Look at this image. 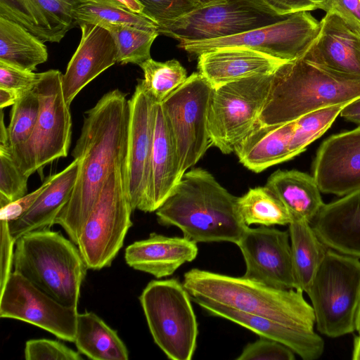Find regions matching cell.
Returning <instances> with one entry per match:
<instances>
[{"mask_svg":"<svg viewBox=\"0 0 360 360\" xmlns=\"http://www.w3.org/2000/svg\"><path fill=\"white\" fill-rule=\"evenodd\" d=\"M129 115L128 100L118 89L105 94L85 112L72 152L74 159H80L77 180L54 222L76 245L108 177L116 169L124 168Z\"/></svg>","mask_w":360,"mask_h":360,"instance_id":"obj_1","label":"cell"},{"mask_svg":"<svg viewBox=\"0 0 360 360\" xmlns=\"http://www.w3.org/2000/svg\"><path fill=\"white\" fill-rule=\"evenodd\" d=\"M130 11L148 17L143 5L139 0H116Z\"/></svg>","mask_w":360,"mask_h":360,"instance_id":"obj_49","label":"cell"},{"mask_svg":"<svg viewBox=\"0 0 360 360\" xmlns=\"http://www.w3.org/2000/svg\"><path fill=\"white\" fill-rule=\"evenodd\" d=\"M347 120L349 117L360 115V97L348 103L341 110L340 114Z\"/></svg>","mask_w":360,"mask_h":360,"instance_id":"obj_48","label":"cell"},{"mask_svg":"<svg viewBox=\"0 0 360 360\" xmlns=\"http://www.w3.org/2000/svg\"><path fill=\"white\" fill-rule=\"evenodd\" d=\"M15 244L13 271L60 303L77 308L88 267L77 245L49 228L27 232Z\"/></svg>","mask_w":360,"mask_h":360,"instance_id":"obj_5","label":"cell"},{"mask_svg":"<svg viewBox=\"0 0 360 360\" xmlns=\"http://www.w3.org/2000/svg\"><path fill=\"white\" fill-rule=\"evenodd\" d=\"M303 58L337 72L360 76V36L337 14L327 12Z\"/></svg>","mask_w":360,"mask_h":360,"instance_id":"obj_20","label":"cell"},{"mask_svg":"<svg viewBox=\"0 0 360 360\" xmlns=\"http://www.w3.org/2000/svg\"><path fill=\"white\" fill-rule=\"evenodd\" d=\"M143 78L138 79L143 89L156 103H161L187 79V72L176 59L165 62L151 58L139 65Z\"/></svg>","mask_w":360,"mask_h":360,"instance_id":"obj_34","label":"cell"},{"mask_svg":"<svg viewBox=\"0 0 360 360\" xmlns=\"http://www.w3.org/2000/svg\"><path fill=\"white\" fill-rule=\"evenodd\" d=\"M360 329V304L358 310L357 320H356V331Z\"/></svg>","mask_w":360,"mask_h":360,"instance_id":"obj_53","label":"cell"},{"mask_svg":"<svg viewBox=\"0 0 360 360\" xmlns=\"http://www.w3.org/2000/svg\"><path fill=\"white\" fill-rule=\"evenodd\" d=\"M327 248L360 258V188L324 204L311 222Z\"/></svg>","mask_w":360,"mask_h":360,"instance_id":"obj_22","label":"cell"},{"mask_svg":"<svg viewBox=\"0 0 360 360\" xmlns=\"http://www.w3.org/2000/svg\"><path fill=\"white\" fill-rule=\"evenodd\" d=\"M288 16L276 13L264 0H221L195 8L158 32L179 42L203 41L240 34Z\"/></svg>","mask_w":360,"mask_h":360,"instance_id":"obj_11","label":"cell"},{"mask_svg":"<svg viewBox=\"0 0 360 360\" xmlns=\"http://www.w3.org/2000/svg\"><path fill=\"white\" fill-rule=\"evenodd\" d=\"M295 352L276 341L261 337L248 344L236 360H294Z\"/></svg>","mask_w":360,"mask_h":360,"instance_id":"obj_41","label":"cell"},{"mask_svg":"<svg viewBox=\"0 0 360 360\" xmlns=\"http://www.w3.org/2000/svg\"><path fill=\"white\" fill-rule=\"evenodd\" d=\"M320 30L319 22L309 12H300L286 18L240 34L195 41H181L178 46L191 56L219 48H248L288 62L302 58Z\"/></svg>","mask_w":360,"mask_h":360,"instance_id":"obj_13","label":"cell"},{"mask_svg":"<svg viewBox=\"0 0 360 360\" xmlns=\"http://www.w3.org/2000/svg\"><path fill=\"white\" fill-rule=\"evenodd\" d=\"M237 199L207 170L196 167L183 174L155 214L160 224L178 227L196 243L236 244L248 227L239 214Z\"/></svg>","mask_w":360,"mask_h":360,"instance_id":"obj_2","label":"cell"},{"mask_svg":"<svg viewBox=\"0 0 360 360\" xmlns=\"http://www.w3.org/2000/svg\"><path fill=\"white\" fill-rule=\"evenodd\" d=\"M321 9L337 14L360 36V0H323Z\"/></svg>","mask_w":360,"mask_h":360,"instance_id":"obj_43","label":"cell"},{"mask_svg":"<svg viewBox=\"0 0 360 360\" xmlns=\"http://www.w3.org/2000/svg\"><path fill=\"white\" fill-rule=\"evenodd\" d=\"M197 68L214 89L243 78L273 74L285 61L238 46L224 47L198 56Z\"/></svg>","mask_w":360,"mask_h":360,"instance_id":"obj_21","label":"cell"},{"mask_svg":"<svg viewBox=\"0 0 360 360\" xmlns=\"http://www.w3.org/2000/svg\"><path fill=\"white\" fill-rule=\"evenodd\" d=\"M39 73L21 70L0 62V88L9 89L20 97L34 88Z\"/></svg>","mask_w":360,"mask_h":360,"instance_id":"obj_42","label":"cell"},{"mask_svg":"<svg viewBox=\"0 0 360 360\" xmlns=\"http://www.w3.org/2000/svg\"><path fill=\"white\" fill-rule=\"evenodd\" d=\"M347 120H348L349 122H352L358 124H360V115L349 117Z\"/></svg>","mask_w":360,"mask_h":360,"instance_id":"obj_52","label":"cell"},{"mask_svg":"<svg viewBox=\"0 0 360 360\" xmlns=\"http://www.w3.org/2000/svg\"><path fill=\"white\" fill-rule=\"evenodd\" d=\"M58 70L39 73L33 91L39 101V111L32 134L15 154V161L27 176L54 160L65 158L71 143L72 118ZM11 151V150H10Z\"/></svg>","mask_w":360,"mask_h":360,"instance_id":"obj_8","label":"cell"},{"mask_svg":"<svg viewBox=\"0 0 360 360\" xmlns=\"http://www.w3.org/2000/svg\"><path fill=\"white\" fill-rule=\"evenodd\" d=\"M321 192L344 196L360 188V127L333 135L319 148L312 165Z\"/></svg>","mask_w":360,"mask_h":360,"instance_id":"obj_17","label":"cell"},{"mask_svg":"<svg viewBox=\"0 0 360 360\" xmlns=\"http://www.w3.org/2000/svg\"><path fill=\"white\" fill-rule=\"evenodd\" d=\"M39 105L38 96L33 90L22 95L12 105L7 127L8 147L12 154L18 153L31 137Z\"/></svg>","mask_w":360,"mask_h":360,"instance_id":"obj_36","label":"cell"},{"mask_svg":"<svg viewBox=\"0 0 360 360\" xmlns=\"http://www.w3.org/2000/svg\"><path fill=\"white\" fill-rule=\"evenodd\" d=\"M196 243L186 237H168L152 233L146 239L127 246L124 258L131 268L157 278L172 275L198 255Z\"/></svg>","mask_w":360,"mask_h":360,"instance_id":"obj_23","label":"cell"},{"mask_svg":"<svg viewBox=\"0 0 360 360\" xmlns=\"http://www.w3.org/2000/svg\"><path fill=\"white\" fill-rule=\"evenodd\" d=\"M75 20L76 26L88 23L106 28L110 25H127L158 30L156 22L130 11L116 0H86L76 9Z\"/></svg>","mask_w":360,"mask_h":360,"instance_id":"obj_33","label":"cell"},{"mask_svg":"<svg viewBox=\"0 0 360 360\" xmlns=\"http://www.w3.org/2000/svg\"><path fill=\"white\" fill-rule=\"evenodd\" d=\"M29 176L18 165L8 146L0 145V205L3 207L27 194Z\"/></svg>","mask_w":360,"mask_h":360,"instance_id":"obj_38","label":"cell"},{"mask_svg":"<svg viewBox=\"0 0 360 360\" xmlns=\"http://www.w3.org/2000/svg\"><path fill=\"white\" fill-rule=\"evenodd\" d=\"M236 245L245 263L243 277L269 287L295 289L288 231L248 226Z\"/></svg>","mask_w":360,"mask_h":360,"instance_id":"obj_16","label":"cell"},{"mask_svg":"<svg viewBox=\"0 0 360 360\" xmlns=\"http://www.w3.org/2000/svg\"><path fill=\"white\" fill-rule=\"evenodd\" d=\"M128 103V141L123 181L132 210L142 211L150 180L156 103L139 82Z\"/></svg>","mask_w":360,"mask_h":360,"instance_id":"obj_15","label":"cell"},{"mask_svg":"<svg viewBox=\"0 0 360 360\" xmlns=\"http://www.w3.org/2000/svg\"><path fill=\"white\" fill-rule=\"evenodd\" d=\"M239 214L247 225H288L292 217L279 198L266 186L250 188L238 197Z\"/></svg>","mask_w":360,"mask_h":360,"instance_id":"obj_32","label":"cell"},{"mask_svg":"<svg viewBox=\"0 0 360 360\" xmlns=\"http://www.w3.org/2000/svg\"><path fill=\"white\" fill-rule=\"evenodd\" d=\"M79 165L80 159H74L63 170L49 176V185L33 206L20 218L8 222L15 243L27 232L50 228L54 224L57 215L71 195Z\"/></svg>","mask_w":360,"mask_h":360,"instance_id":"obj_27","label":"cell"},{"mask_svg":"<svg viewBox=\"0 0 360 360\" xmlns=\"http://www.w3.org/2000/svg\"><path fill=\"white\" fill-rule=\"evenodd\" d=\"M20 98L19 95L13 91L0 88V108L13 105Z\"/></svg>","mask_w":360,"mask_h":360,"instance_id":"obj_47","label":"cell"},{"mask_svg":"<svg viewBox=\"0 0 360 360\" xmlns=\"http://www.w3.org/2000/svg\"><path fill=\"white\" fill-rule=\"evenodd\" d=\"M183 284L193 302L222 304L309 334L317 333L313 308L304 298L302 291L276 288L243 276L199 269L186 272Z\"/></svg>","mask_w":360,"mask_h":360,"instance_id":"obj_3","label":"cell"},{"mask_svg":"<svg viewBox=\"0 0 360 360\" xmlns=\"http://www.w3.org/2000/svg\"><path fill=\"white\" fill-rule=\"evenodd\" d=\"M25 359L27 360H80L79 353L52 340L35 339L26 342Z\"/></svg>","mask_w":360,"mask_h":360,"instance_id":"obj_40","label":"cell"},{"mask_svg":"<svg viewBox=\"0 0 360 360\" xmlns=\"http://www.w3.org/2000/svg\"><path fill=\"white\" fill-rule=\"evenodd\" d=\"M155 343L172 360H191L198 335L191 298L176 278L154 280L139 297Z\"/></svg>","mask_w":360,"mask_h":360,"instance_id":"obj_7","label":"cell"},{"mask_svg":"<svg viewBox=\"0 0 360 360\" xmlns=\"http://www.w3.org/2000/svg\"><path fill=\"white\" fill-rule=\"evenodd\" d=\"M122 170L108 177L79 236L77 246L88 269L110 266L132 225Z\"/></svg>","mask_w":360,"mask_h":360,"instance_id":"obj_10","label":"cell"},{"mask_svg":"<svg viewBox=\"0 0 360 360\" xmlns=\"http://www.w3.org/2000/svg\"><path fill=\"white\" fill-rule=\"evenodd\" d=\"M184 174L162 107L161 103H156L150 180L142 211L155 212L172 193Z\"/></svg>","mask_w":360,"mask_h":360,"instance_id":"obj_25","label":"cell"},{"mask_svg":"<svg viewBox=\"0 0 360 360\" xmlns=\"http://www.w3.org/2000/svg\"><path fill=\"white\" fill-rule=\"evenodd\" d=\"M352 359L353 360H360V334L355 335L354 338Z\"/></svg>","mask_w":360,"mask_h":360,"instance_id":"obj_50","label":"cell"},{"mask_svg":"<svg viewBox=\"0 0 360 360\" xmlns=\"http://www.w3.org/2000/svg\"><path fill=\"white\" fill-rule=\"evenodd\" d=\"M50 184L49 177L38 188L23 197L1 207L0 220L8 222L25 214L34 204L38 198Z\"/></svg>","mask_w":360,"mask_h":360,"instance_id":"obj_44","label":"cell"},{"mask_svg":"<svg viewBox=\"0 0 360 360\" xmlns=\"http://www.w3.org/2000/svg\"><path fill=\"white\" fill-rule=\"evenodd\" d=\"M288 227L295 289L307 293L328 248L308 221L292 219Z\"/></svg>","mask_w":360,"mask_h":360,"instance_id":"obj_29","label":"cell"},{"mask_svg":"<svg viewBox=\"0 0 360 360\" xmlns=\"http://www.w3.org/2000/svg\"><path fill=\"white\" fill-rule=\"evenodd\" d=\"M274 73L243 78L212 89L208 115L211 146L224 154L231 153L252 131L267 100Z\"/></svg>","mask_w":360,"mask_h":360,"instance_id":"obj_9","label":"cell"},{"mask_svg":"<svg viewBox=\"0 0 360 360\" xmlns=\"http://www.w3.org/2000/svg\"><path fill=\"white\" fill-rule=\"evenodd\" d=\"M115 42L117 63L139 65L150 58L151 46L160 34L158 29L133 25H115L107 27Z\"/></svg>","mask_w":360,"mask_h":360,"instance_id":"obj_35","label":"cell"},{"mask_svg":"<svg viewBox=\"0 0 360 360\" xmlns=\"http://www.w3.org/2000/svg\"><path fill=\"white\" fill-rule=\"evenodd\" d=\"M212 89L200 72H193L161 103L184 173L211 146L208 115Z\"/></svg>","mask_w":360,"mask_h":360,"instance_id":"obj_12","label":"cell"},{"mask_svg":"<svg viewBox=\"0 0 360 360\" xmlns=\"http://www.w3.org/2000/svg\"><path fill=\"white\" fill-rule=\"evenodd\" d=\"M265 186L283 202L292 220L311 223L324 205L314 176L298 170H277Z\"/></svg>","mask_w":360,"mask_h":360,"instance_id":"obj_28","label":"cell"},{"mask_svg":"<svg viewBox=\"0 0 360 360\" xmlns=\"http://www.w3.org/2000/svg\"><path fill=\"white\" fill-rule=\"evenodd\" d=\"M278 15H290L300 12L321 9L323 0H264Z\"/></svg>","mask_w":360,"mask_h":360,"instance_id":"obj_46","label":"cell"},{"mask_svg":"<svg viewBox=\"0 0 360 360\" xmlns=\"http://www.w3.org/2000/svg\"><path fill=\"white\" fill-rule=\"evenodd\" d=\"M78 351L94 360H127L129 352L117 332L93 312L78 314L74 341Z\"/></svg>","mask_w":360,"mask_h":360,"instance_id":"obj_30","label":"cell"},{"mask_svg":"<svg viewBox=\"0 0 360 360\" xmlns=\"http://www.w3.org/2000/svg\"><path fill=\"white\" fill-rule=\"evenodd\" d=\"M347 103L324 107L298 118L290 141V149L295 157L319 138L333 123Z\"/></svg>","mask_w":360,"mask_h":360,"instance_id":"obj_37","label":"cell"},{"mask_svg":"<svg viewBox=\"0 0 360 360\" xmlns=\"http://www.w3.org/2000/svg\"><path fill=\"white\" fill-rule=\"evenodd\" d=\"M77 308L64 305L13 271L0 292V317L20 320L74 342Z\"/></svg>","mask_w":360,"mask_h":360,"instance_id":"obj_14","label":"cell"},{"mask_svg":"<svg viewBox=\"0 0 360 360\" xmlns=\"http://www.w3.org/2000/svg\"><path fill=\"white\" fill-rule=\"evenodd\" d=\"M295 121L274 125L259 122L234 148L240 162L259 173L295 158L290 149Z\"/></svg>","mask_w":360,"mask_h":360,"instance_id":"obj_26","label":"cell"},{"mask_svg":"<svg viewBox=\"0 0 360 360\" xmlns=\"http://www.w3.org/2000/svg\"><path fill=\"white\" fill-rule=\"evenodd\" d=\"M196 7H201L207 5L213 4L217 3L221 0H188Z\"/></svg>","mask_w":360,"mask_h":360,"instance_id":"obj_51","label":"cell"},{"mask_svg":"<svg viewBox=\"0 0 360 360\" xmlns=\"http://www.w3.org/2000/svg\"><path fill=\"white\" fill-rule=\"evenodd\" d=\"M146 15L158 25V30L197 8L188 0H139Z\"/></svg>","mask_w":360,"mask_h":360,"instance_id":"obj_39","label":"cell"},{"mask_svg":"<svg viewBox=\"0 0 360 360\" xmlns=\"http://www.w3.org/2000/svg\"><path fill=\"white\" fill-rule=\"evenodd\" d=\"M86 0H0V16L19 23L44 42H60L75 25Z\"/></svg>","mask_w":360,"mask_h":360,"instance_id":"obj_19","label":"cell"},{"mask_svg":"<svg viewBox=\"0 0 360 360\" xmlns=\"http://www.w3.org/2000/svg\"><path fill=\"white\" fill-rule=\"evenodd\" d=\"M209 314L226 319L248 328L260 337L280 342L304 360H316L324 351V341L318 334H309L277 321L242 312L222 304L194 301Z\"/></svg>","mask_w":360,"mask_h":360,"instance_id":"obj_24","label":"cell"},{"mask_svg":"<svg viewBox=\"0 0 360 360\" xmlns=\"http://www.w3.org/2000/svg\"><path fill=\"white\" fill-rule=\"evenodd\" d=\"M358 333L360 334V329L357 330Z\"/></svg>","mask_w":360,"mask_h":360,"instance_id":"obj_54","label":"cell"},{"mask_svg":"<svg viewBox=\"0 0 360 360\" xmlns=\"http://www.w3.org/2000/svg\"><path fill=\"white\" fill-rule=\"evenodd\" d=\"M47 59L42 40L19 23L0 16V62L34 72Z\"/></svg>","mask_w":360,"mask_h":360,"instance_id":"obj_31","label":"cell"},{"mask_svg":"<svg viewBox=\"0 0 360 360\" xmlns=\"http://www.w3.org/2000/svg\"><path fill=\"white\" fill-rule=\"evenodd\" d=\"M79 44L62 76L65 100L70 105L89 82L117 63V51L110 32L98 25H79Z\"/></svg>","mask_w":360,"mask_h":360,"instance_id":"obj_18","label":"cell"},{"mask_svg":"<svg viewBox=\"0 0 360 360\" xmlns=\"http://www.w3.org/2000/svg\"><path fill=\"white\" fill-rule=\"evenodd\" d=\"M307 294L320 333L333 338L352 333L360 304V260L328 248Z\"/></svg>","mask_w":360,"mask_h":360,"instance_id":"obj_6","label":"cell"},{"mask_svg":"<svg viewBox=\"0 0 360 360\" xmlns=\"http://www.w3.org/2000/svg\"><path fill=\"white\" fill-rule=\"evenodd\" d=\"M359 97L360 76L300 58L284 63L274 72L259 122L274 125L294 122L311 111Z\"/></svg>","mask_w":360,"mask_h":360,"instance_id":"obj_4","label":"cell"},{"mask_svg":"<svg viewBox=\"0 0 360 360\" xmlns=\"http://www.w3.org/2000/svg\"><path fill=\"white\" fill-rule=\"evenodd\" d=\"M1 225V258H0V292H1L11 273L13 261V247L15 244L8 227V221L0 220Z\"/></svg>","mask_w":360,"mask_h":360,"instance_id":"obj_45","label":"cell"}]
</instances>
